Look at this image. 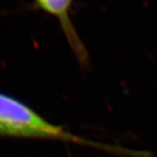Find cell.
Segmentation results:
<instances>
[{
  "mask_svg": "<svg viewBox=\"0 0 157 157\" xmlns=\"http://www.w3.org/2000/svg\"><path fill=\"white\" fill-rule=\"evenodd\" d=\"M37 8L54 16L59 20L62 32L68 41L79 65L88 67L90 64L89 55L86 46L81 41L71 19L70 11L73 0H33Z\"/></svg>",
  "mask_w": 157,
  "mask_h": 157,
  "instance_id": "7a4b0ae2",
  "label": "cell"
},
{
  "mask_svg": "<svg viewBox=\"0 0 157 157\" xmlns=\"http://www.w3.org/2000/svg\"><path fill=\"white\" fill-rule=\"evenodd\" d=\"M0 136L62 140L99 147L113 154L139 156L138 151L104 145L73 135L61 126L47 121L24 102L3 93H0Z\"/></svg>",
  "mask_w": 157,
  "mask_h": 157,
  "instance_id": "6da1fadb",
  "label": "cell"
}]
</instances>
